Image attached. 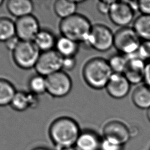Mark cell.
I'll use <instances>...</instances> for the list:
<instances>
[{"label":"cell","instance_id":"14","mask_svg":"<svg viewBox=\"0 0 150 150\" xmlns=\"http://www.w3.org/2000/svg\"><path fill=\"white\" fill-rule=\"evenodd\" d=\"M38 96L30 92L17 91L12 98L10 106L16 111H24L29 108H35L38 106Z\"/></svg>","mask_w":150,"mask_h":150},{"label":"cell","instance_id":"11","mask_svg":"<svg viewBox=\"0 0 150 150\" xmlns=\"http://www.w3.org/2000/svg\"><path fill=\"white\" fill-rule=\"evenodd\" d=\"M103 137L115 141L122 145L128 142L131 133L127 126L118 120L107 122L103 129Z\"/></svg>","mask_w":150,"mask_h":150},{"label":"cell","instance_id":"8","mask_svg":"<svg viewBox=\"0 0 150 150\" xmlns=\"http://www.w3.org/2000/svg\"><path fill=\"white\" fill-rule=\"evenodd\" d=\"M63 57L55 50L40 53L35 69L40 75L47 76L62 70Z\"/></svg>","mask_w":150,"mask_h":150},{"label":"cell","instance_id":"2","mask_svg":"<svg viewBox=\"0 0 150 150\" xmlns=\"http://www.w3.org/2000/svg\"><path fill=\"white\" fill-rule=\"evenodd\" d=\"M113 72L108 61L102 57H93L84 65L82 71L86 83L95 90L105 88Z\"/></svg>","mask_w":150,"mask_h":150},{"label":"cell","instance_id":"5","mask_svg":"<svg viewBox=\"0 0 150 150\" xmlns=\"http://www.w3.org/2000/svg\"><path fill=\"white\" fill-rule=\"evenodd\" d=\"M141 42L133 28H121L114 33V47L119 53L126 56L136 54Z\"/></svg>","mask_w":150,"mask_h":150},{"label":"cell","instance_id":"21","mask_svg":"<svg viewBox=\"0 0 150 150\" xmlns=\"http://www.w3.org/2000/svg\"><path fill=\"white\" fill-rule=\"evenodd\" d=\"M132 28L142 40H150V15L141 14L134 21Z\"/></svg>","mask_w":150,"mask_h":150},{"label":"cell","instance_id":"22","mask_svg":"<svg viewBox=\"0 0 150 150\" xmlns=\"http://www.w3.org/2000/svg\"><path fill=\"white\" fill-rule=\"evenodd\" d=\"M16 91L15 86L10 81L0 78V107L10 105Z\"/></svg>","mask_w":150,"mask_h":150},{"label":"cell","instance_id":"34","mask_svg":"<svg viewBox=\"0 0 150 150\" xmlns=\"http://www.w3.org/2000/svg\"><path fill=\"white\" fill-rule=\"evenodd\" d=\"M32 150H50V149H49V148H47L46 147H44V146H38V147L33 148Z\"/></svg>","mask_w":150,"mask_h":150},{"label":"cell","instance_id":"29","mask_svg":"<svg viewBox=\"0 0 150 150\" xmlns=\"http://www.w3.org/2000/svg\"><path fill=\"white\" fill-rule=\"evenodd\" d=\"M113 1H100L97 4L98 11L103 15H108Z\"/></svg>","mask_w":150,"mask_h":150},{"label":"cell","instance_id":"17","mask_svg":"<svg viewBox=\"0 0 150 150\" xmlns=\"http://www.w3.org/2000/svg\"><path fill=\"white\" fill-rule=\"evenodd\" d=\"M80 44L63 36L57 38L54 50L62 57H75L79 50Z\"/></svg>","mask_w":150,"mask_h":150},{"label":"cell","instance_id":"19","mask_svg":"<svg viewBox=\"0 0 150 150\" xmlns=\"http://www.w3.org/2000/svg\"><path fill=\"white\" fill-rule=\"evenodd\" d=\"M131 99L137 107L148 110L150 108V87L145 83L138 85L134 90Z\"/></svg>","mask_w":150,"mask_h":150},{"label":"cell","instance_id":"16","mask_svg":"<svg viewBox=\"0 0 150 150\" xmlns=\"http://www.w3.org/2000/svg\"><path fill=\"white\" fill-rule=\"evenodd\" d=\"M8 11L17 18L32 14L34 5L30 0H9L6 3Z\"/></svg>","mask_w":150,"mask_h":150},{"label":"cell","instance_id":"1","mask_svg":"<svg viewBox=\"0 0 150 150\" xmlns=\"http://www.w3.org/2000/svg\"><path fill=\"white\" fill-rule=\"evenodd\" d=\"M77 122L69 117L55 119L49 128V135L53 144L60 150L75 145L81 132Z\"/></svg>","mask_w":150,"mask_h":150},{"label":"cell","instance_id":"32","mask_svg":"<svg viewBox=\"0 0 150 150\" xmlns=\"http://www.w3.org/2000/svg\"><path fill=\"white\" fill-rule=\"evenodd\" d=\"M145 84L150 87V62L146 63L144 78Z\"/></svg>","mask_w":150,"mask_h":150},{"label":"cell","instance_id":"33","mask_svg":"<svg viewBox=\"0 0 150 150\" xmlns=\"http://www.w3.org/2000/svg\"><path fill=\"white\" fill-rule=\"evenodd\" d=\"M61 150H79L75 145L72 146H69L67 148H65L63 149H62Z\"/></svg>","mask_w":150,"mask_h":150},{"label":"cell","instance_id":"36","mask_svg":"<svg viewBox=\"0 0 150 150\" xmlns=\"http://www.w3.org/2000/svg\"><path fill=\"white\" fill-rule=\"evenodd\" d=\"M3 3H4V1L3 0H0V6L2 5Z\"/></svg>","mask_w":150,"mask_h":150},{"label":"cell","instance_id":"3","mask_svg":"<svg viewBox=\"0 0 150 150\" xmlns=\"http://www.w3.org/2000/svg\"><path fill=\"white\" fill-rule=\"evenodd\" d=\"M92 27L93 25L87 17L77 13L62 19L59 23V30L62 36L79 44H82L87 39Z\"/></svg>","mask_w":150,"mask_h":150},{"label":"cell","instance_id":"31","mask_svg":"<svg viewBox=\"0 0 150 150\" xmlns=\"http://www.w3.org/2000/svg\"><path fill=\"white\" fill-rule=\"evenodd\" d=\"M21 40L16 36H15L6 40L4 43L6 49L12 52L18 46Z\"/></svg>","mask_w":150,"mask_h":150},{"label":"cell","instance_id":"7","mask_svg":"<svg viewBox=\"0 0 150 150\" xmlns=\"http://www.w3.org/2000/svg\"><path fill=\"white\" fill-rule=\"evenodd\" d=\"M47 93L56 98L66 96L71 91L73 83L68 74L60 70L46 77Z\"/></svg>","mask_w":150,"mask_h":150},{"label":"cell","instance_id":"18","mask_svg":"<svg viewBox=\"0 0 150 150\" xmlns=\"http://www.w3.org/2000/svg\"><path fill=\"white\" fill-rule=\"evenodd\" d=\"M56 40L57 38L52 32L43 29L37 34L33 42L42 53L54 50Z\"/></svg>","mask_w":150,"mask_h":150},{"label":"cell","instance_id":"13","mask_svg":"<svg viewBox=\"0 0 150 150\" xmlns=\"http://www.w3.org/2000/svg\"><path fill=\"white\" fill-rule=\"evenodd\" d=\"M130 87L131 83L124 74L113 73L105 88L112 98L122 99L128 94Z\"/></svg>","mask_w":150,"mask_h":150},{"label":"cell","instance_id":"20","mask_svg":"<svg viewBox=\"0 0 150 150\" xmlns=\"http://www.w3.org/2000/svg\"><path fill=\"white\" fill-rule=\"evenodd\" d=\"M77 5L75 1L58 0L54 2L53 9L55 14L62 20L76 13Z\"/></svg>","mask_w":150,"mask_h":150},{"label":"cell","instance_id":"10","mask_svg":"<svg viewBox=\"0 0 150 150\" xmlns=\"http://www.w3.org/2000/svg\"><path fill=\"white\" fill-rule=\"evenodd\" d=\"M15 23L16 36L21 41L33 42L41 29L38 19L32 14L17 18Z\"/></svg>","mask_w":150,"mask_h":150},{"label":"cell","instance_id":"24","mask_svg":"<svg viewBox=\"0 0 150 150\" xmlns=\"http://www.w3.org/2000/svg\"><path fill=\"white\" fill-rule=\"evenodd\" d=\"M29 92L39 96L47 93L46 77L39 74L32 76L28 81Z\"/></svg>","mask_w":150,"mask_h":150},{"label":"cell","instance_id":"4","mask_svg":"<svg viewBox=\"0 0 150 150\" xmlns=\"http://www.w3.org/2000/svg\"><path fill=\"white\" fill-rule=\"evenodd\" d=\"M114 33L103 24L93 25L87 39L81 44L84 47L92 48L98 52H105L114 47Z\"/></svg>","mask_w":150,"mask_h":150},{"label":"cell","instance_id":"30","mask_svg":"<svg viewBox=\"0 0 150 150\" xmlns=\"http://www.w3.org/2000/svg\"><path fill=\"white\" fill-rule=\"evenodd\" d=\"M138 11L142 15H150V1H138Z\"/></svg>","mask_w":150,"mask_h":150},{"label":"cell","instance_id":"28","mask_svg":"<svg viewBox=\"0 0 150 150\" xmlns=\"http://www.w3.org/2000/svg\"><path fill=\"white\" fill-rule=\"evenodd\" d=\"M76 66V59L75 57H63L62 63V70L66 72L73 70Z\"/></svg>","mask_w":150,"mask_h":150},{"label":"cell","instance_id":"23","mask_svg":"<svg viewBox=\"0 0 150 150\" xmlns=\"http://www.w3.org/2000/svg\"><path fill=\"white\" fill-rule=\"evenodd\" d=\"M16 36L15 23L8 17H0V42L6 40Z\"/></svg>","mask_w":150,"mask_h":150},{"label":"cell","instance_id":"9","mask_svg":"<svg viewBox=\"0 0 150 150\" xmlns=\"http://www.w3.org/2000/svg\"><path fill=\"white\" fill-rule=\"evenodd\" d=\"M134 15V11L127 1H113L108 15L114 25L124 28L133 21Z\"/></svg>","mask_w":150,"mask_h":150},{"label":"cell","instance_id":"35","mask_svg":"<svg viewBox=\"0 0 150 150\" xmlns=\"http://www.w3.org/2000/svg\"><path fill=\"white\" fill-rule=\"evenodd\" d=\"M146 116L148 120L150 121V108H149L146 111Z\"/></svg>","mask_w":150,"mask_h":150},{"label":"cell","instance_id":"12","mask_svg":"<svg viewBox=\"0 0 150 150\" xmlns=\"http://www.w3.org/2000/svg\"><path fill=\"white\" fill-rule=\"evenodd\" d=\"M128 62L124 76L131 84H138L144 81L146 62L136 54L127 56Z\"/></svg>","mask_w":150,"mask_h":150},{"label":"cell","instance_id":"15","mask_svg":"<svg viewBox=\"0 0 150 150\" xmlns=\"http://www.w3.org/2000/svg\"><path fill=\"white\" fill-rule=\"evenodd\" d=\"M102 138L91 129L81 131L75 146L79 150H100Z\"/></svg>","mask_w":150,"mask_h":150},{"label":"cell","instance_id":"26","mask_svg":"<svg viewBox=\"0 0 150 150\" xmlns=\"http://www.w3.org/2000/svg\"><path fill=\"white\" fill-rule=\"evenodd\" d=\"M136 54L145 62H150V40H142Z\"/></svg>","mask_w":150,"mask_h":150},{"label":"cell","instance_id":"25","mask_svg":"<svg viewBox=\"0 0 150 150\" xmlns=\"http://www.w3.org/2000/svg\"><path fill=\"white\" fill-rule=\"evenodd\" d=\"M107 61L113 73L124 74L128 62L127 56L118 53L111 56Z\"/></svg>","mask_w":150,"mask_h":150},{"label":"cell","instance_id":"6","mask_svg":"<svg viewBox=\"0 0 150 150\" xmlns=\"http://www.w3.org/2000/svg\"><path fill=\"white\" fill-rule=\"evenodd\" d=\"M40 52L33 42L21 41L12 52V57L15 64L23 70L35 68Z\"/></svg>","mask_w":150,"mask_h":150},{"label":"cell","instance_id":"27","mask_svg":"<svg viewBox=\"0 0 150 150\" xmlns=\"http://www.w3.org/2000/svg\"><path fill=\"white\" fill-rule=\"evenodd\" d=\"M124 146L115 141L103 137L101 139L100 150H123Z\"/></svg>","mask_w":150,"mask_h":150}]
</instances>
